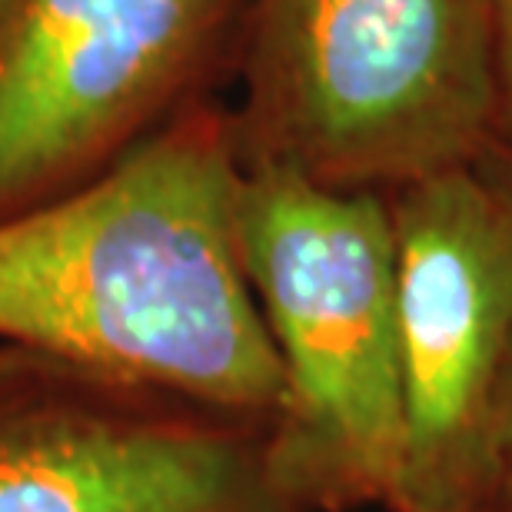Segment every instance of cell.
I'll use <instances>...</instances> for the list:
<instances>
[{
	"label": "cell",
	"instance_id": "cell-4",
	"mask_svg": "<svg viewBox=\"0 0 512 512\" xmlns=\"http://www.w3.org/2000/svg\"><path fill=\"white\" fill-rule=\"evenodd\" d=\"M403 489L396 509L496 503V423L512 363V203L453 167L393 207Z\"/></svg>",
	"mask_w": 512,
	"mask_h": 512
},
{
	"label": "cell",
	"instance_id": "cell-7",
	"mask_svg": "<svg viewBox=\"0 0 512 512\" xmlns=\"http://www.w3.org/2000/svg\"><path fill=\"white\" fill-rule=\"evenodd\" d=\"M496 503L512 509V363L503 386V403H499L496 423Z\"/></svg>",
	"mask_w": 512,
	"mask_h": 512
},
{
	"label": "cell",
	"instance_id": "cell-3",
	"mask_svg": "<svg viewBox=\"0 0 512 512\" xmlns=\"http://www.w3.org/2000/svg\"><path fill=\"white\" fill-rule=\"evenodd\" d=\"M493 0H256L263 157L343 187L463 167L493 114Z\"/></svg>",
	"mask_w": 512,
	"mask_h": 512
},
{
	"label": "cell",
	"instance_id": "cell-8",
	"mask_svg": "<svg viewBox=\"0 0 512 512\" xmlns=\"http://www.w3.org/2000/svg\"><path fill=\"white\" fill-rule=\"evenodd\" d=\"M493 17H496V30L503 37L509 67H512V0H493Z\"/></svg>",
	"mask_w": 512,
	"mask_h": 512
},
{
	"label": "cell",
	"instance_id": "cell-5",
	"mask_svg": "<svg viewBox=\"0 0 512 512\" xmlns=\"http://www.w3.org/2000/svg\"><path fill=\"white\" fill-rule=\"evenodd\" d=\"M223 0H24L0 40V217L120 150L197 64Z\"/></svg>",
	"mask_w": 512,
	"mask_h": 512
},
{
	"label": "cell",
	"instance_id": "cell-9",
	"mask_svg": "<svg viewBox=\"0 0 512 512\" xmlns=\"http://www.w3.org/2000/svg\"><path fill=\"white\" fill-rule=\"evenodd\" d=\"M396 512H512L503 503H476V506H459V509H396Z\"/></svg>",
	"mask_w": 512,
	"mask_h": 512
},
{
	"label": "cell",
	"instance_id": "cell-6",
	"mask_svg": "<svg viewBox=\"0 0 512 512\" xmlns=\"http://www.w3.org/2000/svg\"><path fill=\"white\" fill-rule=\"evenodd\" d=\"M0 370V512H260L263 453L107 383L17 389Z\"/></svg>",
	"mask_w": 512,
	"mask_h": 512
},
{
	"label": "cell",
	"instance_id": "cell-2",
	"mask_svg": "<svg viewBox=\"0 0 512 512\" xmlns=\"http://www.w3.org/2000/svg\"><path fill=\"white\" fill-rule=\"evenodd\" d=\"M240 256L283 373L263 469L276 499L399 503L403 380L393 210L263 157L240 173Z\"/></svg>",
	"mask_w": 512,
	"mask_h": 512
},
{
	"label": "cell",
	"instance_id": "cell-1",
	"mask_svg": "<svg viewBox=\"0 0 512 512\" xmlns=\"http://www.w3.org/2000/svg\"><path fill=\"white\" fill-rule=\"evenodd\" d=\"M240 167L217 130L143 140L0 217V340L87 380L273 416L283 373L240 256Z\"/></svg>",
	"mask_w": 512,
	"mask_h": 512
},
{
	"label": "cell",
	"instance_id": "cell-10",
	"mask_svg": "<svg viewBox=\"0 0 512 512\" xmlns=\"http://www.w3.org/2000/svg\"><path fill=\"white\" fill-rule=\"evenodd\" d=\"M20 4H24V0H0V40H4L7 27L14 24V17H17Z\"/></svg>",
	"mask_w": 512,
	"mask_h": 512
}]
</instances>
